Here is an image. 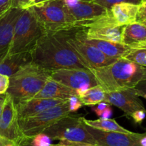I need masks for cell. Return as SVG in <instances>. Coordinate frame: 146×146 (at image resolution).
I'll return each mask as SVG.
<instances>
[{"mask_svg": "<svg viewBox=\"0 0 146 146\" xmlns=\"http://www.w3.org/2000/svg\"><path fill=\"white\" fill-rule=\"evenodd\" d=\"M71 30L44 33L31 51L33 62L51 71L61 68L90 69L67 41Z\"/></svg>", "mask_w": 146, "mask_h": 146, "instance_id": "1", "label": "cell"}, {"mask_svg": "<svg viewBox=\"0 0 146 146\" xmlns=\"http://www.w3.org/2000/svg\"><path fill=\"white\" fill-rule=\"evenodd\" d=\"M98 85L106 92L134 88L141 81L146 79V66L118 58L108 66L91 68Z\"/></svg>", "mask_w": 146, "mask_h": 146, "instance_id": "2", "label": "cell"}, {"mask_svg": "<svg viewBox=\"0 0 146 146\" xmlns=\"http://www.w3.org/2000/svg\"><path fill=\"white\" fill-rule=\"evenodd\" d=\"M52 72L32 61L9 76L7 93L15 104L32 99L44 86Z\"/></svg>", "mask_w": 146, "mask_h": 146, "instance_id": "3", "label": "cell"}, {"mask_svg": "<svg viewBox=\"0 0 146 146\" xmlns=\"http://www.w3.org/2000/svg\"><path fill=\"white\" fill-rule=\"evenodd\" d=\"M44 33L31 7L23 9L14 25L8 54L31 51Z\"/></svg>", "mask_w": 146, "mask_h": 146, "instance_id": "4", "label": "cell"}, {"mask_svg": "<svg viewBox=\"0 0 146 146\" xmlns=\"http://www.w3.org/2000/svg\"><path fill=\"white\" fill-rule=\"evenodd\" d=\"M31 9L44 33L76 28L64 0H51L42 4H33Z\"/></svg>", "mask_w": 146, "mask_h": 146, "instance_id": "5", "label": "cell"}, {"mask_svg": "<svg viewBox=\"0 0 146 146\" xmlns=\"http://www.w3.org/2000/svg\"><path fill=\"white\" fill-rule=\"evenodd\" d=\"M52 140L81 142L97 146V143L86 128L83 117L66 115L44 131Z\"/></svg>", "mask_w": 146, "mask_h": 146, "instance_id": "6", "label": "cell"}, {"mask_svg": "<svg viewBox=\"0 0 146 146\" xmlns=\"http://www.w3.org/2000/svg\"><path fill=\"white\" fill-rule=\"evenodd\" d=\"M70 113L67 100L60 105L48 108L25 119L19 120V126L21 136L31 138L34 135L43 133L44 130Z\"/></svg>", "mask_w": 146, "mask_h": 146, "instance_id": "7", "label": "cell"}, {"mask_svg": "<svg viewBox=\"0 0 146 146\" xmlns=\"http://www.w3.org/2000/svg\"><path fill=\"white\" fill-rule=\"evenodd\" d=\"M50 78L74 90L79 98L89 88L98 85L96 77L91 69L61 68L54 71Z\"/></svg>", "mask_w": 146, "mask_h": 146, "instance_id": "8", "label": "cell"}, {"mask_svg": "<svg viewBox=\"0 0 146 146\" xmlns=\"http://www.w3.org/2000/svg\"><path fill=\"white\" fill-rule=\"evenodd\" d=\"M74 29L75 28L71 30L67 41L88 66L90 69L108 66L118 59V58L115 57L108 56L94 46L78 38Z\"/></svg>", "mask_w": 146, "mask_h": 146, "instance_id": "9", "label": "cell"}, {"mask_svg": "<svg viewBox=\"0 0 146 146\" xmlns=\"http://www.w3.org/2000/svg\"><path fill=\"white\" fill-rule=\"evenodd\" d=\"M0 137L17 144L22 138L19 126L16 104L12 97L6 93L0 116Z\"/></svg>", "mask_w": 146, "mask_h": 146, "instance_id": "10", "label": "cell"}, {"mask_svg": "<svg viewBox=\"0 0 146 146\" xmlns=\"http://www.w3.org/2000/svg\"><path fill=\"white\" fill-rule=\"evenodd\" d=\"M86 128L97 143V146H141L143 133L105 131L86 125Z\"/></svg>", "mask_w": 146, "mask_h": 146, "instance_id": "11", "label": "cell"}, {"mask_svg": "<svg viewBox=\"0 0 146 146\" xmlns=\"http://www.w3.org/2000/svg\"><path fill=\"white\" fill-rule=\"evenodd\" d=\"M105 102L120 108L128 116L137 110L145 109L134 88L106 92Z\"/></svg>", "mask_w": 146, "mask_h": 146, "instance_id": "12", "label": "cell"}, {"mask_svg": "<svg viewBox=\"0 0 146 146\" xmlns=\"http://www.w3.org/2000/svg\"><path fill=\"white\" fill-rule=\"evenodd\" d=\"M67 9L74 20L75 27L78 28L104 15L109 10L94 1H78L74 5L67 7Z\"/></svg>", "mask_w": 146, "mask_h": 146, "instance_id": "13", "label": "cell"}, {"mask_svg": "<svg viewBox=\"0 0 146 146\" xmlns=\"http://www.w3.org/2000/svg\"><path fill=\"white\" fill-rule=\"evenodd\" d=\"M23 9L11 8L0 17V61L9 53L14 27Z\"/></svg>", "mask_w": 146, "mask_h": 146, "instance_id": "14", "label": "cell"}, {"mask_svg": "<svg viewBox=\"0 0 146 146\" xmlns=\"http://www.w3.org/2000/svg\"><path fill=\"white\" fill-rule=\"evenodd\" d=\"M67 100L54 98H32L16 104L19 121L25 119L50 108L60 105Z\"/></svg>", "mask_w": 146, "mask_h": 146, "instance_id": "15", "label": "cell"}, {"mask_svg": "<svg viewBox=\"0 0 146 146\" xmlns=\"http://www.w3.org/2000/svg\"><path fill=\"white\" fill-rule=\"evenodd\" d=\"M76 34L78 38L94 46L101 52L110 57H115V58L124 57L131 49V48L121 43L87 38L86 37L84 29L78 28V30H76Z\"/></svg>", "mask_w": 146, "mask_h": 146, "instance_id": "16", "label": "cell"}, {"mask_svg": "<svg viewBox=\"0 0 146 146\" xmlns=\"http://www.w3.org/2000/svg\"><path fill=\"white\" fill-rule=\"evenodd\" d=\"M125 26H107L84 29L87 38L103 40L122 44L123 33Z\"/></svg>", "mask_w": 146, "mask_h": 146, "instance_id": "17", "label": "cell"}, {"mask_svg": "<svg viewBox=\"0 0 146 146\" xmlns=\"http://www.w3.org/2000/svg\"><path fill=\"white\" fill-rule=\"evenodd\" d=\"M122 44L131 48L146 47V26L139 24L125 25L123 33Z\"/></svg>", "mask_w": 146, "mask_h": 146, "instance_id": "18", "label": "cell"}, {"mask_svg": "<svg viewBox=\"0 0 146 146\" xmlns=\"http://www.w3.org/2000/svg\"><path fill=\"white\" fill-rule=\"evenodd\" d=\"M32 61L31 51L8 54L0 61V74L9 77L21 67Z\"/></svg>", "mask_w": 146, "mask_h": 146, "instance_id": "19", "label": "cell"}, {"mask_svg": "<svg viewBox=\"0 0 146 146\" xmlns=\"http://www.w3.org/2000/svg\"><path fill=\"white\" fill-rule=\"evenodd\" d=\"M72 96H77L74 90L49 78L41 91L34 98H54L68 100Z\"/></svg>", "mask_w": 146, "mask_h": 146, "instance_id": "20", "label": "cell"}, {"mask_svg": "<svg viewBox=\"0 0 146 146\" xmlns=\"http://www.w3.org/2000/svg\"><path fill=\"white\" fill-rule=\"evenodd\" d=\"M138 4L122 2L114 4L110 9L111 16L118 26H125L136 22Z\"/></svg>", "mask_w": 146, "mask_h": 146, "instance_id": "21", "label": "cell"}, {"mask_svg": "<svg viewBox=\"0 0 146 146\" xmlns=\"http://www.w3.org/2000/svg\"><path fill=\"white\" fill-rule=\"evenodd\" d=\"M83 121L86 125L91 126L92 128H96V129L101 130L105 131H114V132L125 133H130L131 131L125 129L123 127L120 125L115 120L111 119H102L98 118L97 120H87L86 118L83 117Z\"/></svg>", "mask_w": 146, "mask_h": 146, "instance_id": "22", "label": "cell"}, {"mask_svg": "<svg viewBox=\"0 0 146 146\" xmlns=\"http://www.w3.org/2000/svg\"><path fill=\"white\" fill-rule=\"evenodd\" d=\"M80 98L83 105L94 106L105 101L106 91L100 85H96L89 88L85 94Z\"/></svg>", "mask_w": 146, "mask_h": 146, "instance_id": "23", "label": "cell"}, {"mask_svg": "<svg viewBox=\"0 0 146 146\" xmlns=\"http://www.w3.org/2000/svg\"><path fill=\"white\" fill-rule=\"evenodd\" d=\"M123 58L139 65L146 66V47L131 48L128 54Z\"/></svg>", "mask_w": 146, "mask_h": 146, "instance_id": "24", "label": "cell"}, {"mask_svg": "<svg viewBox=\"0 0 146 146\" xmlns=\"http://www.w3.org/2000/svg\"><path fill=\"white\" fill-rule=\"evenodd\" d=\"M30 143L33 146H51L52 139L44 133H41L30 138Z\"/></svg>", "mask_w": 146, "mask_h": 146, "instance_id": "25", "label": "cell"}, {"mask_svg": "<svg viewBox=\"0 0 146 146\" xmlns=\"http://www.w3.org/2000/svg\"><path fill=\"white\" fill-rule=\"evenodd\" d=\"M141 1L142 0H93L94 2L105 7V8L108 9H110L112 6H113L114 4H118V3L128 2L135 4H139L141 2Z\"/></svg>", "mask_w": 146, "mask_h": 146, "instance_id": "26", "label": "cell"}, {"mask_svg": "<svg viewBox=\"0 0 146 146\" xmlns=\"http://www.w3.org/2000/svg\"><path fill=\"white\" fill-rule=\"evenodd\" d=\"M136 22L146 26V0H142L141 2L138 4Z\"/></svg>", "mask_w": 146, "mask_h": 146, "instance_id": "27", "label": "cell"}, {"mask_svg": "<svg viewBox=\"0 0 146 146\" xmlns=\"http://www.w3.org/2000/svg\"><path fill=\"white\" fill-rule=\"evenodd\" d=\"M70 112L75 113L82 107L83 104L78 96H72L68 99Z\"/></svg>", "mask_w": 146, "mask_h": 146, "instance_id": "28", "label": "cell"}, {"mask_svg": "<svg viewBox=\"0 0 146 146\" xmlns=\"http://www.w3.org/2000/svg\"><path fill=\"white\" fill-rule=\"evenodd\" d=\"M32 4L29 0H11V8L26 9L31 7Z\"/></svg>", "mask_w": 146, "mask_h": 146, "instance_id": "29", "label": "cell"}, {"mask_svg": "<svg viewBox=\"0 0 146 146\" xmlns=\"http://www.w3.org/2000/svg\"><path fill=\"white\" fill-rule=\"evenodd\" d=\"M9 84V77L0 74V96L7 93Z\"/></svg>", "mask_w": 146, "mask_h": 146, "instance_id": "30", "label": "cell"}, {"mask_svg": "<svg viewBox=\"0 0 146 146\" xmlns=\"http://www.w3.org/2000/svg\"><path fill=\"white\" fill-rule=\"evenodd\" d=\"M146 116V110H137L135 112L132 113L131 115V118L133 119L134 122L137 124H141L145 118Z\"/></svg>", "mask_w": 146, "mask_h": 146, "instance_id": "31", "label": "cell"}, {"mask_svg": "<svg viewBox=\"0 0 146 146\" xmlns=\"http://www.w3.org/2000/svg\"><path fill=\"white\" fill-rule=\"evenodd\" d=\"M51 146H94L90 145L88 143H84L81 142H75V141H66V140H61L59 141L58 144H52Z\"/></svg>", "mask_w": 146, "mask_h": 146, "instance_id": "32", "label": "cell"}, {"mask_svg": "<svg viewBox=\"0 0 146 146\" xmlns=\"http://www.w3.org/2000/svg\"><path fill=\"white\" fill-rule=\"evenodd\" d=\"M134 88L139 96L146 99V79L138 83Z\"/></svg>", "mask_w": 146, "mask_h": 146, "instance_id": "33", "label": "cell"}, {"mask_svg": "<svg viewBox=\"0 0 146 146\" xmlns=\"http://www.w3.org/2000/svg\"><path fill=\"white\" fill-rule=\"evenodd\" d=\"M109 106H111L109 104L104 101V102L99 103V104H98L97 105L94 106V107H92V110L96 113V114L98 117H100L101 114H102V113L104 112V110H105L107 107Z\"/></svg>", "mask_w": 146, "mask_h": 146, "instance_id": "34", "label": "cell"}, {"mask_svg": "<svg viewBox=\"0 0 146 146\" xmlns=\"http://www.w3.org/2000/svg\"><path fill=\"white\" fill-rule=\"evenodd\" d=\"M11 0H0V17L11 9Z\"/></svg>", "mask_w": 146, "mask_h": 146, "instance_id": "35", "label": "cell"}, {"mask_svg": "<svg viewBox=\"0 0 146 146\" xmlns=\"http://www.w3.org/2000/svg\"><path fill=\"white\" fill-rule=\"evenodd\" d=\"M113 114V110L111 108V106L107 107L105 110L104 111V112L102 113V114L101 115V116L99 117V118H102V119H108L111 117Z\"/></svg>", "mask_w": 146, "mask_h": 146, "instance_id": "36", "label": "cell"}, {"mask_svg": "<svg viewBox=\"0 0 146 146\" xmlns=\"http://www.w3.org/2000/svg\"><path fill=\"white\" fill-rule=\"evenodd\" d=\"M16 146H33L30 143V138L22 137L18 143L16 144Z\"/></svg>", "mask_w": 146, "mask_h": 146, "instance_id": "37", "label": "cell"}, {"mask_svg": "<svg viewBox=\"0 0 146 146\" xmlns=\"http://www.w3.org/2000/svg\"><path fill=\"white\" fill-rule=\"evenodd\" d=\"M140 145L141 146H146V133H143L142 137L140 139Z\"/></svg>", "mask_w": 146, "mask_h": 146, "instance_id": "38", "label": "cell"}, {"mask_svg": "<svg viewBox=\"0 0 146 146\" xmlns=\"http://www.w3.org/2000/svg\"><path fill=\"white\" fill-rule=\"evenodd\" d=\"M4 95H3L0 97V116H1V111H2V108H3V105H4Z\"/></svg>", "mask_w": 146, "mask_h": 146, "instance_id": "39", "label": "cell"}, {"mask_svg": "<svg viewBox=\"0 0 146 146\" xmlns=\"http://www.w3.org/2000/svg\"><path fill=\"white\" fill-rule=\"evenodd\" d=\"M9 142H11V141H7V140L4 139V138H2L0 137V146L4 145L6 143H9Z\"/></svg>", "mask_w": 146, "mask_h": 146, "instance_id": "40", "label": "cell"}, {"mask_svg": "<svg viewBox=\"0 0 146 146\" xmlns=\"http://www.w3.org/2000/svg\"><path fill=\"white\" fill-rule=\"evenodd\" d=\"M51 1V0H35L34 1V4H42V3L46 2V1Z\"/></svg>", "mask_w": 146, "mask_h": 146, "instance_id": "41", "label": "cell"}, {"mask_svg": "<svg viewBox=\"0 0 146 146\" xmlns=\"http://www.w3.org/2000/svg\"><path fill=\"white\" fill-rule=\"evenodd\" d=\"M3 146H16V144L14 143H12V142H9Z\"/></svg>", "mask_w": 146, "mask_h": 146, "instance_id": "42", "label": "cell"}, {"mask_svg": "<svg viewBox=\"0 0 146 146\" xmlns=\"http://www.w3.org/2000/svg\"><path fill=\"white\" fill-rule=\"evenodd\" d=\"M29 1L30 3H31V4L33 5V4H34V1H35V0H29Z\"/></svg>", "mask_w": 146, "mask_h": 146, "instance_id": "43", "label": "cell"}, {"mask_svg": "<svg viewBox=\"0 0 146 146\" xmlns=\"http://www.w3.org/2000/svg\"><path fill=\"white\" fill-rule=\"evenodd\" d=\"M79 1H93V0H79Z\"/></svg>", "mask_w": 146, "mask_h": 146, "instance_id": "44", "label": "cell"}, {"mask_svg": "<svg viewBox=\"0 0 146 146\" xmlns=\"http://www.w3.org/2000/svg\"><path fill=\"white\" fill-rule=\"evenodd\" d=\"M0 97H1V96H0Z\"/></svg>", "mask_w": 146, "mask_h": 146, "instance_id": "45", "label": "cell"}]
</instances>
